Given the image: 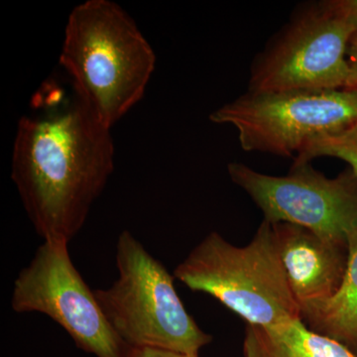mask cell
<instances>
[{
	"label": "cell",
	"instance_id": "cell-1",
	"mask_svg": "<svg viewBox=\"0 0 357 357\" xmlns=\"http://www.w3.org/2000/svg\"><path fill=\"white\" fill-rule=\"evenodd\" d=\"M112 129L79 98L24 115L14 139L11 178L44 241H70L83 229L114 169Z\"/></svg>",
	"mask_w": 357,
	"mask_h": 357
},
{
	"label": "cell",
	"instance_id": "cell-2",
	"mask_svg": "<svg viewBox=\"0 0 357 357\" xmlns=\"http://www.w3.org/2000/svg\"><path fill=\"white\" fill-rule=\"evenodd\" d=\"M60 64L77 98L112 129L142 100L156 55L119 4L86 0L70 11Z\"/></svg>",
	"mask_w": 357,
	"mask_h": 357
},
{
	"label": "cell",
	"instance_id": "cell-3",
	"mask_svg": "<svg viewBox=\"0 0 357 357\" xmlns=\"http://www.w3.org/2000/svg\"><path fill=\"white\" fill-rule=\"evenodd\" d=\"M174 277L194 292L220 301L248 325L270 326L302 319L282 266L272 223L266 220L243 248L211 232L178 265Z\"/></svg>",
	"mask_w": 357,
	"mask_h": 357
},
{
	"label": "cell",
	"instance_id": "cell-4",
	"mask_svg": "<svg viewBox=\"0 0 357 357\" xmlns=\"http://www.w3.org/2000/svg\"><path fill=\"white\" fill-rule=\"evenodd\" d=\"M119 278L95 295L109 325L132 349L150 347L198 356L213 337L185 309L172 275L128 230L116 243Z\"/></svg>",
	"mask_w": 357,
	"mask_h": 357
},
{
	"label": "cell",
	"instance_id": "cell-5",
	"mask_svg": "<svg viewBox=\"0 0 357 357\" xmlns=\"http://www.w3.org/2000/svg\"><path fill=\"white\" fill-rule=\"evenodd\" d=\"M236 128L244 151L296 157L311 141L357 121V93L282 91L251 93L210 115Z\"/></svg>",
	"mask_w": 357,
	"mask_h": 357
},
{
	"label": "cell",
	"instance_id": "cell-6",
	"mask_svg": "<svg viewBox=\"0 0 357 357\" xmlns=\"http://www.w3.org/2000/svg\"><path fill=\"white\" fill-rule=\"evenodd\" d=\"M69 244L44 241L14 281V312H41L96 357H128L131 347L109 325L95 295L75 267Z\"/></svg>",
	"mask_w": 357,
	"mask_h": 357
},
{
	"label": "cell",
	"instance_id": "cell-7",
	"mask_svg": "<svg viewBox=\"0 0 357 357\" xmlns=\"http://www.w3.org/2000/svg\"><path fill=\"white\" fill-rule=\"evenodd\" d=\"M227 169L232 182L248 192L268 222L300 225L340 243H347L357 229V177L351 170L330 178L310 163H294L282 177L236 162Z\"/></svg>",
	"mask_w": 357,
	"mask_h": 357
},
{
	"label": "cell",
	"instance_id": "cell-8",
	"mask_svg": "<svg viewBox=\"0 0 357 357\" xmlns=\"http://www.w3.org/2000/svg\"><path fill=\"white\" fill-rule=\"evenodd\" d=\"M352 28L323 4L294 21L252 73L251 93L344 89Z\"/></svg>",
	"mask_w": 357,
	"mask_h": 357
},
{
	"label": "cell",
	"instance_id": "cell-9",
	"mask_svg": "<svg viewBox=\"0 0 357 357\" xmlns=\"http://www.w3.org/2000/svg\"><path fill=\"white\" fill-rule=\"evenodd\" d=\"M289 286L301 309L332 298L347 264V243L328 241L292 223H272Z\"/></svg>",
	"mask_w": 357,
	"mask_h": 357
},
{
	"label": "cell",
	"instance_id": "cell-10",
	"mask_svg": "<svg viewBox=\"0 0 357 357\" xmlns=\"http://www.w3.org/2000/svg\"><path fill=\"white\" fill-rule=\"evenodd\" d=\"M243 352L245 357H357L345 345L307 328L302 319L248 325Z\"/></svg>",
	"mask_w": 357,
	"mask_h": 357
},
{
	"label": "cell",
	"instance_id": "cell-11",
	"mask_svg": "<svg viewBox=\"0 0 357 357\" xmlns=\"http://www.w3.org/2000/svg\"><path fill=\"white\" fill-rule=\"evenodd\" d=\"M347 264L337 292L301 309L314 332L333 338L357 356V229L347 236Z\"/></svg>",
	"mask_w": 357,
	"mask_h": 357
},
{
	"label": "cell",
	"instance_id": "cell-12",
	"mask_svg": "<svg viewBox=\"0 0 357 357\" xmlns=\"http://www.w3.org/2000/svg\"><path fill=\"white\" fill-rule=\"evenodd\" d=\"M318 157H333L347 162L357 177V121L338 132L311 141L296 157L294 163H310Z\"/></svg>",
	"mask_w": 357,
	"mask_h": 357
},
{
	"label": "cell",
	"instance_id": "cell-13",
	"mask_svg": "<svg viewBox=\"0 0 357 357\" xmlns=\"http://www.w3.org/2000/svg\"><path fill=\"white\" fill-rule=\"evenodd\" d=\"M321 4L326 10L351 26L354 37L357 36V0H331Z\"/></svg>",
	"mask_w": 357,
	"mask_h": 357
},
{
	"label": "cell",
	"instance_id": "cell-14",
	"mask_svg": "<svg viewBox=\"0 0 357 357\" xmlns=\"http://www.w3.org/2000/svg\"><path fill=\"white\" fill-rule=\"evenodd\" d=\"M349 74L344 89L345 91L357 93V36L352 37L347 50Z\"/></svg>",
	"mask_w": 357,
	"mask_h": 357
},
{
	"label": "cell",
	"instance_id": "cell-15",
	"mask_svg": "<svg viewBox=\"0 0 357 357\" xmlns=\"http://www.w3.org/2000/svg\"><path fill=\"white\" fill-rule=\"evenodd\" d=\"M128 357H198V356H187V354L164 351V349H150V347H138V349L131 347Z\"/></svg>",
	"mask_w": 357,
	"mask_h": 357
}]
</instances>
